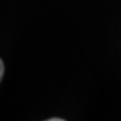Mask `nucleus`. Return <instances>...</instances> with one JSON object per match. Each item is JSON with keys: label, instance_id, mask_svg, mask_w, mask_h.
Here are the masks:
<instances>
[{"label": "nucleus", "instance_id": "2", "mask_svg": "<svg viewBox=\"0 0 121 121\" xmlns=\"http://www.w3.org/2000/svg\"><path fill=\"white\" fill-rule=\"evenodd\" d=\"M49 121H63L62 119H49Z\"/></svg>", "mask_w": 121, "mask_h": 121}, {"label": "nucleus", "instance_id": "1", "mask_svg": "<svg viewBox=\"0 0 121 121\" xmlns=\"http://www.w3.org/2000/svg\"><path fill=\"white\" fill-rule=\"evenodd\" d=\"M3 74H4V63H3V60L0 59V80L3 78Z\"/></svg>", "mask_w": 121, "mask_h": 121}]
</instances>
